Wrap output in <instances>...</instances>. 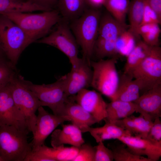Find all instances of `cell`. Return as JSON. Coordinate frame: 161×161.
I'll return each mask as SVG.
<instances>
[{
    "label": "cell",
    "mask_w": 161,
    "mask_h": 161,
    "mask_svg": "<svg viewBox=\"0 0 161 161\" xmlns=\"http://www.w3.org/2000/svg\"><path fill=\"white\" fill-rule=\"evenodd\" d=\"M1 15L20 27L31 43L46 36L52 27L61 21L59 12L53 10L39 13H17Z\"/></svg>",
    "instance_id": "1"
},
{
    "label": "cell",
    "mask_w": 161,
    "mask_h": 161,
    "mask_svg": "<svg viewBox=\"0 0 161 161\" xmlns=\"http://www.w3.org/2000/svg\"><path fill=\"white\" fill-rule=\"evenodd\" d=\"M101 13L99 9H86L72 21L70 29L82 51V58L90 62L98 31Z\"/></svg>",
    "instance_id": "2"
},
{
    "label": "cell",
    "mask_w": 161,
    "mask_h": 161,
    "mask_svg": "<svg viewBox=\"0 0 161 161\" xmlns=\"http://www.w3.org/2000/svg\"><path fill=\"white\" fill-rule=\"evenodd\" d=\"M129 27L126 24L118 22L108 12L101 14L93 55L98 60L118 57L115 49L116 41L119 35Z\"/></svg>",
    "instance_id": "3"
},
{
    "label": "cell",
    "mask_w": 161,
    "mask_h": 161,
    "mask_svg": "<svg viewBox=\"0 0 161 161\" xmlns=\"http://www.w3.org/2000/svg\"><path fill=\"white\" fill-rule=\"evenodd\" d=\"M31 43L20 27L0 14V48L12 64L16 66L21 53Z\"/></svg>",
    "instance_id": "4"
},
{
    "label": "cell",
    "mask_w": 161,
    "mask_h": 161,
    "mask_svg": "<svg viewBox=\"0 0 161 161\" xmlns=\"http://www.w3.org/2000/svg\"><path fill=\"white\" fill-rule=\"evenodd\" d=\"M29 132L11 125H0V155L4 161H24L32 151Z\"/></svg>",
    "instance_id": "5"
},
{
    "label": "cell",
    "mask_w": 161,
    "mask_h": 161,
    "mask_svg": "<svg viewBox=\"0 0 161 161\" xmlns=\"http://www.w3.org/2000/svg\"><path fill=\"white\" fill-rule=\"evenodd\" d=\"M14 103L24 117L30 132L33 131L36 123L35 113L42 106L41 101L29 88L24 78L17 73L9 83Z\"/></svg>",
    "instance_id": "6"
},
{
    "label": "cell",
    "mask_w": 161,
    "mask_h": 161,
    "mask_svg": "<svg viewBox=\"0 0 161 161\" xmlns=\"http://www.w3.org/2000/svg\"><path fill=\"white\" fill-rule=\"evenodd\" d=\"M118 58V57H114L90 62L92 69L91 86L111 100L114 99L119 81L116 66Z\"/></svg>",
    "instance_id": "7"
},
{
    "label": "cell",
    "mask_w": 161,
    "mask_h": 161,
    "mask_svg": "<svg viewBox=\"0 0 161 161\" xmlns=\"http://www.w3.org/2000/svg\"><path fill=\"white\" fill-rule=\"evenodd\" d=\"M128 74L137 82L142 94L161 84V48L152 47L145 58Z\"/></svg>",
    "instance_id": "8"
},
{
    "label": "cell",
    "mask_w": 161,
    "mask_h": 161,
    "mask_svg": "<svg viewBox=\"0 0 161 161\" xmlns=\"http://www.w3.org/2000/svg\"><path fill=\"white\" fill-rule=\"evenodd\" d=\"M25 81L41 101L43 106L48 107L55 115L64 116V109L69 97L66 93L62 76L55 82L49 84L38 85L25 80Z\"/></svg>",
    "instance_id": "9"
},
{
    "label": "cell",
    "mask_w": 161,
    "mask_h": 161,
    "mask_svg": "<svg viewBox=\"0 0 161 161\" xmlns=\"http://www.w3.org/2000/svg\"><path fill=\"white\" fill-rule=\"evenodd\" d=\"M36 42L53 47L62 52L68 58L72 66L75 65L78 57V44L67 21L59 22L56 29L49 35L36 41Z\"/></svg>",
    "instance_id": "10"
},
{
    "label": "cell",
    "mask_w": 161,
    "mask_h": 161,
    "mask_svg": "<svg viewBox=\"0 0 161 161\" xmlns=\"http://www.w3.org/2000/svg\"><path fill=\"white\" fill-rule=\"evenodd\" d=\"M62 76L67 96H74L91 86L92 70L90 64L82 58L75 66H72L70 72Z\"/></svg>",
    "instance_id": "11"
},
{
    "label": "cell",
    "mask_w": 161,
    "mask_h": 161,
    "mask_svg": "<svg viewBox=\"0 0 161 161\" xmlns=\"http://www.w3.org/2000/svg\"><path fill=\"white\" fill-rule=\"evenodd\" d=\"M38 111L35 127L32 132L33 138L30 143L32 151H36L44 144L46 139L59 125L68 121L65 117L49 113L43 106H40Z\"/></svg>",
    "instance_id": "12"
},
{
    "label": "cell",
    "mask_w": 161,
    "mask_h": 161,
    "mask_svg": "<svg viewBox=\"0 0 161 161\" xmlns=\"http://www.w3.org/2000/svg\"><path fill=\"white\" fill-rule=\"evenodd\" d=\"M9 83L0 89V125H11L29 132L24 117L14 103Z\"/></svg>",
    "instance_id": "13"
},
{
    "label": "cell",
    "mask_w": 161,
    "mask_h": 161,
    "mask_svg": "<svg viewBox=\"0 0 161 161\" xmlns=\"http://www.w3.org/2000/svg\"><path fill=\"white\" fill-rule=\"evenodd\" d=\"M135 112L153 121L161 116V84L144 92L133 102Z\"/></svg>",
    "instance_id": "14"
},
{
    "label": "cell",
    "mask_w": 161,
    "mask_h": 161,
    "mask_svg": "<svg viewBox=\"0 0 161 161\" xmlns=\"http://www.w3.org/2000/svg\"><path fill=\"white\" fill-rule=\"evenodd\" d=\"M74 98L77 103L93 116L97 123L106 119L107 103L97 91L85 89L74 96Z\"/></svg>",
    "instance_id": "15"
},
{
    "label": "cell",
    "mask_w": 161,
    "mask_h": 161,
    "mask_svg": "<svg viewBox=\"0 0 161 161\" xmlns=\"http://www.w3.org/2000/svg\"><path fill=\"white\" fill-rule=\"evenodd\" d=\"M118 140L135 154L146 156L151 161H157L161 157V142H154L132 135L122 137Z\"/></svg>",
    "instance_id": "16"
},
{
    "label": "cell",
    "mask_w": 161,
    "mask_h": 161,
    "mask_svg": "<svg viewBox=\"0 0 161 161\" xmlns=\"http://www.w3.org/2000/svg\"><path fill=\"white\" fill-rule=\"evenodd\" d=\"M74 96L69 97L64 106L63 116L82 133L88 132L91 126L97 122L92 115L75 101Z\"/></svg>",
    "instance_id": "17"
},
{
    "label": "cell",
    "mask_w": 161,
    "mask_h": 161,
    "mask_svg": "<svg viewBox=\"0 0 161 161\" xmlns=\"http://www.w3.org/2000/svg\"><path fill=\"white\" fill-rule=\"evenodd\" d=\"M61 125V129H56L52 133L51 144L52 147L69 144L78 148L85 143L82 132L77 126L72 124Z\"/></svg>",
    "instance_id": "18"
},
{
    "label": "cell",
    "mask_w": 161,
    "mask_h": 161,
    "mask_svg": "<svg viewBox=\"0 0 161 161\" xmlns=\"http://www.w3.org/2000/svg\"><path fill=\"white\" fill-rule=\"evenodd\" d=\"M140 93V89L136 81L130 74L123 72L119 75L117 86L112 100L133 102L139 97Z\"/></svg>",
    "instance_id": "19"
},
{
    "label": "cell",
    "mask_w": 161,
    "mask_h": 161,
    "mask_svg": "<svg viewBox=\"0 0 161 161\" xmlns=\"http://www.w3.org/2000/svg\"><path fill=\"white\" fill-rule=\"evenodd\" d=\"M153 122L145 119L141 114L138 117L130 115L115 121L117 126L129 131L132 134L142 138H145Z\"/></svg>",
    "instance_id": "20"
},
{
    "label": "cell",
    "mask_w": 161,
    "mask_h": 161,
    "mask_svg": "<svg viewBox=\"0 0 161 161\" xmlns=\"http://www.w3.org/2000/svg\"><path fill=\"white\" fill-rule=\"evenodd\" d=\"M97 143L111 139H118L120 137L132 135L129 131L114 123L105 122L103 126L99 127H90L88 131Z\"/></svg>",
    "instance_id": "21"
},
{
    "label": "cell",
    "mask_w": 161,
    "mask_h": 161,
    "mask_svg": "<svg viewBox=\"0 0 161 161\" xmlns=\"http://www.w3.org/2000/svg\"><path fill=\"white\" fill-rule=\"evenodd\" d=\"M77 147H65L64 145L50 147L45 144L35 152L50 159L51 161H73L78 151Z\"/></svg>",
    "instance_id": "22"
},
{
    "label": "cell",
    "mask_w": 161,
    "mask_h": 161,
    "mask_svg": "<svg viewBox=\"0 0 161 161\" xmlns=\"http://www.w3.org/2000/svg\"><path fill=\"white\" fill-rule=\"evenodd\" d=\"M107 116L105 122L114 123L124 118L135 112V106L133 102L115 100L107 103Z\"/></svg>",
    "instance_id": "23"
},
{
    "label": "cell",
    "mask_w": 161,
    "mask_h": 161,
    "mask_svg": "<svg viewBox=\"0 0 161 161\" xmlns=\"http://www.w3.org/2000/svg\"><path fill=\"white\" fill-rule=\"evenodd\" d=\"M30 0H0V14L17 13H31L51 10Z\"/></svg>",
    "instance_id": "24"
},
{
    "label": "cell",
    "mask_w": 161,
    "mask_h": 161,
    "mask_svg": "<svg viewBox=\"0 0 161 161\" xmlns=\"http://www.w3.org/2000/svg\"><path fill=\"white\" fill-rule=\"evenodd\" d=\"M57 4L64 20L66 21L78 18L86 9L85 0H58Z\"/></svg>",
    "instance_id": "25"
},
{
    "label": "cell",
    "mask_w": 161,
    "mask_h": 161,
    "mask_svg": "<svg viewBox=\"0 0 161 161\" xmlns=\"http://www.w3.org/2000/svg\"><path fill=\"white\" fill-rule=\"evenodd\" d=\"M152 47L146 44L143 40L138 41L134 48L126 56L123 72L129 73L137 66L148 55Z\"/></svg>",
    "instance_id": "26"
},
{
    "label": "cell",
    "mask_w": 161,
    "mask_h": 161,
    "mask_svg": "<svg viewBox=\"0 0 161 161\" xmlns=\"http://www.w3.org/2000/svg\"><path fill=\"white\" fill-rule=\"evenodd\" d=\"M143 6L144 0H132L127 13L129 23L128 30L139 40L140 37L138 30L142 21Z\"/></svg>",
    "instance_id": "27"
},
{
    "label": "cell",
    "mask_w": 161,
    "mask_h": 161,
    "mask_svg": "<svg viewBox=\"0 0 161 161\" xmlns=\"http://www.w3.org/2000/svg\"><path fill=\"white\" fill-rule=\"evenodd\" d=\"M130 2L129 0H104L103 6L115 20L126 24Z\"/></svg>",
    "instance_id": "28"
},
{
    "label": "cell",
    "mask_w": 161,
    "mask_h": 161,
    "mask_svg": "<svg viewBox=\"0 0 161 161\" xmlns=\"http://www.w3.org/2000/svg\"><path fill=\"white\" fill-rule=\"evenodd\" d=\"M139 40L128 29L126 30L119 35L117 40L115 44L117 53L118 55L127 56Z\"/></svg>",
    "instance_id": "29"
},
{
    "label": "cell",
    "mask_w": 161,
    "mask_h": 161,
    "mask_svg": "<svg viewBox=\"0 0 161 161\" xmlns=\"http://www.w3.org/2000/svg\"><path fill=\"white\" fill-rule=\"evenodd\" d=\"M110 146L115 161H151L147 157L135 154L123 145Z\"/></svg>",
    "instance_id": "30"
},
{
    "label": "cell",
    "mask_w": 161,
    "mask_h": 161,
    "mask_svg": "<svg viewBox=\"0 0 161 161\" xmlns=\"http://www.w3.org/2000/svg\"><path fill=\"white\" fill-rule=\"evenodd\" d=\"M17 73L16 66L10 61L0 63V89L7 85Z\"/></svg>",
    "instance_id": "31"
},
{
    "label": "cell",
    "mask_w": 161,
    "mask_h": 161,
    "mask_svg": "<svg viewBox=\"0 0 161 161\" xmlns=\"http://www.w3.org/2000/svg\"><path fill=\"white\" fill-rule=\"evenodd\" d=\"M78 148V154L73 161H95V146L84 143Z\"/></svg>",
    "instance_id": "32"
},
{
    "label": "cell",
    "mask_w": 161,
    "mask_h": 161,
    "mask_svg": "<svg viewBox=\"0 0 161 161\" xmlns=\"http://www.w3.org/2000/svg\"><path fill=\"white\" fill-rule=\"evenodd\" d=\"M97 143V145L95 146V161H112L114 160L112 150L106 147L103 141Z\"/></svg>",
    "instance_id": "33"
},
{
    "label": "cell",
    "mask_w": 161,
    "mask_h": 161,
    "mask_svg": "<svg viewBox=\"0 0 161 161\" xmlns=\"http://www.w3.org/2000/svg\"><path fill=\"white\" fill-rule=\"evenodd\" d=\"M161 19L153 9L146 0H144L142 24L148 23H156L160 24Z\"/></svg>",
    "instance_id": "34"
},
{
    "label": "cell",
    "mask_w": 161,
    "mask_h": 161,
    "mask_svg": "<svg viewBox=\"0 0 161 161\" xmlns=\"http://www.w3.org/2000/svg\"><path fill=\"white\" fill-rule=\"evenodd\" d=\"M145 138L154 142H161V121L160 117L156 118L153 121Z\"/></svg>",
    "instance_id": "35"
},
{
    "label": "cell",
    "mask_w": 161,
    "mask_h": 161,
    "mask_svg": "<svg viewBox=\"0 0 161 161\" xmlns=\"http://www.w3.org/2000/svg\"><path fill=\"white\" fill-rule=\"evenodd\" d=\"M160 30L151 32L140 36L143 41L151 47L160 46L159 36Z\"/></svg>",
    "instance_id": "36"
},
{
    "label": "cell",
    "mask_w": 161,
    "mask_h": 161,
    "mask_svg": "<svg viewBox=\"0 0 161 161\" xmlns=\"http://www.w3.org/2000/svg\"><path fill=\"white\" fill-rule=\"evenodd\" d=\"M159 25L156 23H148L141 24L138 29V34L140 37L148 33L160 30Z\"/></svg>",
    "instance_id": "37"
},
{
    "label": "cell",
    "mask_w": 161,
    "mask_h": 161,
    "mask_svg": "<svg viewBox=\"0 0 161 161\" xmlns=\"http://www.w3.org/2000/svg\"><path fill=\"white\" fill-rule=\"evenodd\" d=\"M35 4L50 10L57 4L58 0H30Z\"/></svg>",
    "instance_id": "38"
},
{
    "label": "cell",
    "mask_w": 161,
    "mask_h": 161,
    "mask_svg": "<svg viewBox=\"0 0 161 161\" xmlns=\"http://www.w3.org/2000/svg\"><path fill=\"white\" fill-rule=\"evenodd\" d=\"M161 19V0H146Z\"/></svg>",
    "instance_id": "39"
},
{
    "label": "cell",
    "mask_w": 161,
    "mask_h": 161,
    "mask_svg": "<svg viewBox=\"0 0 161 161\" xmlns=\"http://www.w3.org/2000/svg\"><path fill=\"white\" fill-rule=\"evenodd\" d=\"M86 6H89L90 8L99 9L103 6L104 0H85Z\"/></svg>",
    "instance_id": "40"
},
{
    "label": "cell",
    "mask_w": 161,
    "mask_h": 161,
    "mask_svg": "<svg viewBox=\"0 0 161 161\" xmlns=\"http://www.w3.org/2000/svg\"><path fill=\"white\" fill-rule=\"evenodd\" d=\"M7 58L0 48V63L9 61Z\"/></svg>",
    "instance_id": "41"
},
{
    "label": "cell",
    "mask_w": 161,
    "mask_h": 161,
    "mask_svg": "<svg viewBox=\"0 0 161 161\" xmlns=\"http://www.w3.org/2000/svg\"><path fill=\"white\" fill-rule=\"evenodd\" d=\"M0 161H4V160L0 155Z\"/></svg>",
    "instance_id": "42"
},
{
    "label": "cell",
    "mask_w": 161,
    "mask_h": 161,
    "mask_svg": "<svg viewBox=\"0 0 161 161\" xmlns=\"http://www.w3.org/2000/svg\"><path fill=\"white\" fill-rule=\"evenodd\" d=\"M19 0V1H24V0Z\"/></svg>",
    "instance_id": "43"
}]
</instances>
